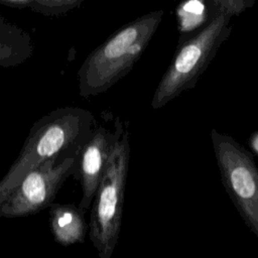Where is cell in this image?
<instances>
[{
	"label": "cell",
	"mask_w": 258,
	"mask_h": 258,
	"mask_svg": "<svg viewBox=\"0 0 258 258\" xmlns=\"http://www.w3.org/2000/svg\"><path fill=\"white\" fill-rule=\"evenodd\" d=\"M29 4H30V0H0V5L10 7V8L24 9V8H28Z\"/></svg>",
	"instance_id": "4fadbf2b"
},
{
	"label": "cell",
	"mask_w": 258,
	"mask_h": 258,
	"mask_svg": "<svg viewBox=\"0 0 258 258\" xmlns=\"http://www.w3.org/2000/svg\"><path fill=\"white\" fill-rule=\"evenodd\" d=\"M129 157L126 127L113 148L92 203L89 236L100 258H111L118 243Z\"/></svg>",
	"instance_id": "277c9868"
},
{
	"label": "cell",
	"mask_w": 258,
	"mask_h": 258,
	"mask_svg": "<svg viewBox=\"0 0 258 258\" xmlns=\"http://www.w3.org/2000/svg\"><path fill=\"white\" fill-rule=\"evenodd\" d=\"M162 17L163 10L139 16L96 47L78 72L80 96H98L125 77L143 54Z\"/></svg>",
	"instance_id": "7a4b0ae2"
},
{
	"label": "cell",
	"mask_w": 258,
	"mask_h": 258,
	"mask_svg": "<svg viewBox=\"0 0 258 258\" xmlns=\"http://www.w3.org/2000/svg\"><path fill=\"white\" fill-rule=\"evenodd\" d=\"M125 128L120 118L115 119L112 129L105 126L95 127L81 151L78 171L74 178L81 182L82 198L79 208L84 212L92 206L113 148Z\"/></svg>",
	"instance_id": "52a82bcc"
},
{
	"label": "cell",
	"mask_w": 258,
	"mask_h": 258,
	"mask_svg": "<svg viewBox=\"0 0 258 258\" xmlns=\"http://www.w3.org/2000/svg\"><path fill=\"white\" fill-rule=\"evenodd\" d=\"M80 155L55 157L30 171L0 207V216L21 218L49 208L66 179L78 171Z\"/></svg>",
	"instance_id": "8992f818"
},
{
	"label": "cell",
	"mask_w": 258,
	"mask_h": 258,
	"mask_svg": "<svg viewBox=\"0 0 258 258\" xmlns=\"http://www.w3.org/2000/svg\"><path fill=\"white\" fill-rule=\"evenodd\" d=\"M209 6L212 12L216 15L227 14L230 16H236L251 8L254 4V0H208Z\"/></svg>",
	"instance_id": "7c38bea8"
},
{
	"label": "cell",
	"mask_w": 258,
	"mask_h": 258,
	"mask_svg": "<svg viewBox=\"0 0 258 258\" xmlns=\"http://www.w3.org/2000/svg\"><path fill=\"white\" fill-rule=\"evenodd\" d=\"M94 129L93 114L80 107L58 108L35 121L19 155L0 180V207L23 178L44 161L80 155Z\"/></svg>",
	"instance_id": "6da1fadb"
},
{
	"label": "cell",
	"mask_w": 258,
	"mask_h": 258,
	"mask_svg": "<svg viewBox=\"0 0 258 258\" xmlns=\"http://www.w3.org/2000/svg\"><path fill=\"white\" fill-rule=\"evenodd\" d=\"M221 180L238 213L258 238V167L253 155L232 136L211 131Z\"/></svg>",
	"instance_id": "5b68a950"
},
{
	"label": "cell",
	"mask_w": 258,
	"mask_h": 258,
	"mask_svg": "<svg viewBox=\"0 0 258 258\" xmlns=\"http://www.w3.org/2000/svg\"><path fill=\"white\" fill-rule=\"evenodd\" d=\"M49 226L56 243L71 246L85 241L88 226L85 212L73 204H55L49 207Z\"/></svg>",
	"instance_id": "ba28073f"
},
{
	"label": "cell",
	"mask_w": 258,
	"mask_h": 258,
	"mask_svg": "<svg viewBox=\"0 0 258 258\" xmlns=\"http://www.w3.org/2000/svg\"><path fill=\"white\" fill-rule=\"evenodd\" d=\"M251 147L258 152V135H253L251 138Z\"/></svg>",
	"instance_id": "5bb4252c"
},
{
	"label": "cell",
	"mask_w": 258,
	"mask_h": 258,
	"mask_svg": "<svg viewBox=\"0 0 258 258\" xmlns=\"http://www.w3.org/2000/svg\"><path fill=\"white\" fill-rule=\"evenodd\" d=\"M83 0H30L28 9L45 16H60L79 7Z\"/></svg>",
	"instance_id": "8fae6325"
},
{
	"label": "cell",
	"mask_w": 258,
	"mask_h": 258,
	"mask_svg": "<svg viewBox=\"0 0 258 258\" xmlns=\"http://www.w3.org/2000/svg\"><path fill=\"white\" fill-rule=\"evenodd\" d=\"M34 43L30 34L0 15V67H17L30 58Z\"/></svg>",
	"instance_id": "9c48e42d"
},
{
	"label": "cell",
	"mask_w": 258,
	"mask_h": 258,
	"mask_svg": "<svg viewBox=\"0 0 258 258\" xmlns=\"http://www.w3.org/2000/svg\"><path fill=\"white\" fill-rule=\"evenodd\" d=\"M175 13L179 33L178 44L184 42L217 16L212 12L208 0L181 2L176 7Z\"/></svg>",
	"instance_id": "30bf717a"
},
{
	"label": "cell",
	"mask_w": 258,
	"mask_h": 258,
	"mask_svg": "<svg viewBox=\"0 0 258 258\" xmlns=\"http://www.w3.org/2000/svg\"><path fill=\"white\" fill-rule=\"evenodd\" d=\"M231 18L230 15L219 14L184 42L177 44L170 64L153 94V109L162 108L182 92L195 88L219 47L231 34Z\"/></svg>",
	"instance_id": "3957f363"
}]
</instances>
